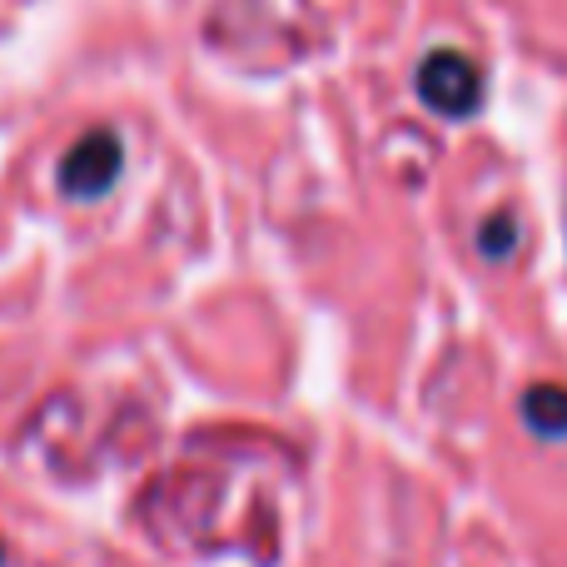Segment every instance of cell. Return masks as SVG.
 I'll return each mask as SVG.
<instances>
[{
	"instance_id": "4",
	"label": "cell",
	"mask_w": 567,
	"mask_h": 567,
	"mask_svg": "<svg viewBox=\"0 0 567 567\" xmlns=\"http://www.w3.org/2000/svg\"><path fill=\"white\" fill-rule=\"evenodd\" d=\"M478 249L488 259H508L513 249H518V215L513 209H498V215H488L478 225Z\"/></svg>"
},
{
	"instance_id": "2",
	"label": "cell",
	"mask_w": 567,
	"mask_h": 567,
	"mask_svg": "<svg viewBox=\"0 0 567 567\" xmlns=\"http://www.w3.org/2000/svg\"><path fill=\"white\" fill-rule=\"evenodd\" d=\"M120 165H125V145L115 130H85L60 159V189L70 199H100L120 179Z\"/></svg>"
},
{
	"instance_id": "5",
	"label": "cell",
	"mask_w": 567,
	"mask_h": 567,
	"mask_svg": "<svg viewBox=\"0 0 567 567\" xmlns=\"http://www.w3.org/2000/svg\"><path fill=\"white\" fill-rule=\"evenodd\" d=\"M0 567H6V543H0Z\"/></svg>"
},
{
	"instance_id": "1",
	"label": "cell",
	"mask_w": 567,
	"mask_h": 567,
	"mask_svg": "<svg viewBox=\"0 0 567 567\" xmlns=\"http://www.w3.org/2000/svg\"><path fill=\"white\" fill-rule=\"evenodd\" d=\"M419 100L443 120H468L483 105V75L463 50H429L413 75Z\"/></svg>"
},
{
	"instance_id": "3",
	"label": "cell",
	"mask_w": 567,
	"mask_h": 567,
	"mask_svg": "<svg viewBox=\"0 0 567 567\" xmlns=\"http://www.w3.org/2000/svg\"><path fill=\"white\" fill-rule=\"evenodd\" d=\"M523 423H528L543 443H563L567 439V389L563 383H533V389L523 393Z\"/></svg>"
}]
</instances>
